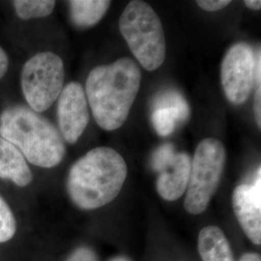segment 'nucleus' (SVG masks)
Segmentation results:
<instances>
[{
	"instance_id": "1",
	"label": "nucleus",
	"mask_w": 261,
	"mask_h": 261,
	"mask_svg": "<svg viewBox=\"0 0 261 261\" xmlns=\"http://www.w3.org/2000/svg\"><path fill=\"white\" fill-rule=\"evenodd\" d=\"M141 72L129 57L95 67L86 80L85 95L97 124L106 130L126 122L140 90Z\"/></svg>"
},
{
	"instance_id": "2",
	"label": "nucleus",
	"mask_w": 261,
	"mask_h": 261,
	"mask_svg": "<svg viewBox=\"0 0 261 261\" xmlns=\"http://www.w3.org/2000/svg\"><path fill=\"white\" fill-rule=\"evenodd\" d=\"M127 172V164L116 150L105 146L94 148L70 168L68 195L83 210L103 207L119 195Z\"/></svg>"
},
{
	"instance_id": "3",
	"label": "nucleus",
	"mask_w": 261,
	"mask_h": 261,
	"mask_svg": "<svg viewBox=\"0 0 261 261\" xmlns=\"http://www.w3.org/2000/svg\"><path fill=\"white\" fill-rule=\"evenodd\" d=\"M0 137L40 168L56 167L65 157V140L59 130L46 117L23 105L8 107L0 114Z\"/></svg>"
},
{
	"instance_id": "4",
	"label": "nucleus",
	"mask_w": 261,
	"mask_h": 261,
	"mask_svg": "<svg viewBox=\"0 0 261 261\" xmlns=\"http://www.w3.org/2000/svg\"><path fill=\"white\" fill-rule=\"evenodd\" d=\"M119 30L132 54L147 71H155L165 62L166 38L157 13L144 1L134 0L119 19Z\"/></svg>"
},
{
	"instance_id": "5",
	"label": "nucleus",
	"mask_w": 261,
	"mask_h": 261,
	"mask_svg": "<svg viewBox=\"0 0 261 261\" xmlns=\"http://www.w3.org/2000/svg\"><path fill=\"white\" fill-rule=\"evenodd\" d=\"M226 152L220 140L207 138L196 147L192 161L184 207L188 213H203L217 192L224 172Z\"/></svg>"
},
{
	"instance_id": "6",
	"label": "nucleus",
	"mask_w": 261,
	"mask_h": 261,
	"mask_svg": "<svg viewBox=\"0 0 261 261\" xmlns=\"http://www.w3.org/2000/svg\"><path fill=\"white\" fill-rule=\"evenodd\" d=\"M64 64L51 51L38 53L22 67L20 84L29 108L34 112L47 111L63 89Z\"/></svg>"
},
{
	"instance_id": "7",
	"label": "nucleus",
	"mask_w": 261,
	"mask_h": 261,
	"mask_svg": "<svg viewBox=\"0 0 261 261\" xmlns=\"http://www.w3.org/2000/svg\"><path fill=\"white\" fill-rule=\"evenodd\" d=\"M256 57L247 43H237L225 54L221 67V81L226 99L233 105L245 103L254 85Z\"/></svg>"
},
{
	"instance_id": "8",
	"label": "nucleus",
	"mask_w": 261,
	"mask_h": 261,
	"mask_svg": "<svg viewBox=\"0 0 261 261\" xmlns=\"http://www.w3.org/2000/svg\"><path fill=\"white\" fill-rule=\"evenodd\" d=\"M57 119L62 138L68 143H75L89 122L88 102L82 84L72 82L63 87L58 97Z\"/></svg>"
},
{
	"instance_id": "9",
	"label": "nucleus",
	"mask_w": 261,
	"mask_h": 261,
	"mask_svg": "<svg viewBox=\"0 0 261 261\" xmlns=\"http://www.w3.org/2000/svg\"><path fill=\"white\" fill-rule=\"evenodd\" d=\"M234 213L245 234L255 245L261 244V175L252 185L242 184L234 189L232 194Z\"/></svg>"
},
{
	"instance_id": "10",
	"label": "nucleus",
	"mask_w": 261,
	"mask_h": 261,
	"mask_svg": "<svg viewBox=\"0 0 261 261\" xmlns=\"http://www.w3.org/2000/svg\"><path fill=\"white\" fill-rule=\"evenodd\" d=\"M192 159L185 153H176L173 162L160 172L157 179L159 195L168 201H174L186 192L191 174Z\"/></svg>"
},
{
	"instance_id": "11",
	"label": "nucleus",
	"mask_w": 261,
	"mask_h": 261,
	"mask_svg": "<svg viewBox=\"0 0 261 261\" xmlns=\"http://www.w3.org/2000/svg\"><path fill=\"white\" fill-rule=\"evenodd\" d=\"M0 178L19 187L28 186L33 176L23 155L8 140L0 137Z\"/></svg>"
},
{
	"instance_id": "12",
	"label": "nucleus",
	"mask_w": 261,
	"mask_h": 261,
	"mask_svg": "<svg viewBox=\"0 0 261 261\" xmlns=\"http://www.w3.org/2000/svg\"><path fill=\"white\" fill-rule=\"evenodd\" d=\"M198 252L203 261H235L230 245L223 230L206 226L198 235Z\"/></svg>"
},
{
	"instance_id": "13",
	"label": "nucleus",
	"mask_w": 261,
	"mask_h": 261,
	"mask_svg": "<svg viewBox=\"0 0 261 261\" xmlns=\"http://www.w3.org/2000/svg\"><path fill=\"white\" fill-rule=\"evenodd\" d=\"M111 4L107 0H72L69 1L70 17L77 28H92L103 19Z\"/></svg>"
},
{
	"instance_id": "14",
	"label": "nucleus",
	"mask_w": 261,
	"mask_h": 261,
	"mask_svg": "<svg viewBox=\"0 0 261 261\" xmlns=\"http://www.w3.org/2000/svg\"><path fill=\"white\" fill-rule=\"evenodd\" d=\"M189 117L176 109L160 108L155 109L152 113V123L161 137H168L171 135L180 122H186Z\"/></svg>"
},
{
	"instance_id": "15",
	"label": "nucleus",
	"mask_w": 261,
	"mask_h": 261,
	"mask_svg": "<svg viewBox=\"0 0 261 261\" xmlns=\"http://www.w3.org/2000/svg\"><path fill=\"white\" fill-rule=\"evenodd\" d=\"M13 5L18 17L22 19H38L49 16L56 7L53 0H16Z\"/></svg>"
},
{
	"instance_id": "16",
	"label": "nucleus",
	"mask_w": 261,
	"mask_h": 261,
	"mask_svg": "<svg viewBox=\"0 0 261 261\" xmlns=\"http://www.w3.org/2000/svg\"><path fill=\"white\" fill-rule=\"evenodd\" d=\"M154 108L176 109L188 117L190 116V108L187 103L186 99L176 90H168L160 94L155 100Z\"/></svg>"
},
{
	"instance_id": "17",
	"label": "nucleus",
	"mask_w": 261,
	"mask_h": 261,
	"mask_svg": "<svg viewBox=\"0 0 261 261\" xmlns=\"http://www.w3.org/2000/svg\"><path fill=\"white\" fill-rule=\"evenodd\" d=\"M17 224L14 214L4 198L0 196V243L7 242L16 233Z\"/></svg>"
},
{
	"instance_id": "18",
	"label": "nucleus",
	"mask_w": 261,
	"mask_h": 261,
	"mask_svg": "<svg viewBox=\"0 0 261 261\" xmlns=\"http://www.w3.org/2000/svg\"><path fill=\"white\" fill-rule=\"evenodd\" d=\"M175 155L176 152L171 143L163 144L154 152L151 159V167L160 173L173 162Z\"/></svg>"
},
{
	"instance_id": "19",
	"label": "nucleus",
	"mask_w": 261,
	"mask_h": 261,
	"mask_svg": "<svg viewBox=\"0 0 261 261\" xmlns=\"http://www.w3.org/2000/svg\"><path fill=\"white\" fill-rule=\"evenodd\" d=\"M254 103H253V111L254 117L257 126L261 127V56L260 50L256 56V63H255V75H254Z\"/></svg>"
},
{
	"instance_id": "20",
	"label": "nucleus",
	"mask_w": 261,
	"mask_h": 261,
	"mask_svg": "<svg viewBox=\"0 0 261 261\" xmlns=\"http://www.w3.org/2000/svg\"><path fill=\"white\" fill-rule=\"evenodd\" d=\"M231 3L229 0H198L196 4L201 8L208 12H216L224 9Z\"/></svg>"
},
{
	"instance_id": "21",
	"label": "nucleus",
	"mask_w": 261,
	"mask_h": 261,
	"mask_svg": "<svg viewBox=\"0 0 261 261\" xmlns=\"http://www.w3.org/2000/svg\"><path fill=\"white\" fill-rule=\"evenodd\" d=\"M67 261H97V259L92 251L86 248H81L73 252Z\"/></svg>"
},
{
	"instance_id": "22",
	"label": "nucleus",
	"mask_w": 261,
	"mask_h": 261,
	"mask_svg": "<svg viewBox=\"0 0 261 261\" xmlns=\"http://www.w3.org/2000/svg\"><path fill=\"white\" fill-rule=\"evenodd\" d=\"M9 66V59L5 50L0 47V80L6 74Z\"/></svg>"
},
{
	"instance_id": "23",
	"label": "nucleus",
	"mask_w": 261,
	"mask_h": 261,
	"mask_svg": "<svg viewBox=\"0 0 261 261\" xmlns=\"http://www.w3.org/2000/svg\"><path fill=\"white\" fill-rule=\"evenodd\" d=\"M245 5L252 10H260L261 8V2L259 0H246L244 1Z\"/></svg>"
},
{
	"instance_id": "24",
	"label": "nucleus",
	"mask_w": 261,
	"mask_h": 261,
	"mask_svg": "<svg viewBox=\"0 0 261 261\" xmlns=\"http://www.w3.org/2000/svg\"><path fill=\"white\" fill-rule=\"evenodd\" d=\"M240 261H261L260 255L252 252L245 253Z\"/></svg>"
},
{
	"instance_id": "25",
	"label": "nucleus",
	"mask_w": 261,
	"mask_h": 261,
	"mask_svg": "<svg viewBox=\"0 0 261 261\" xmlns=\"http://www.w3.org/2000/svg\"><path fill=\"white\" fill-rule=\"evenodd\" d=\"M112 261H129L128 259H126V258H124V257H116V258H114V259H112Z\"/></svg>"
}]
</instances>
